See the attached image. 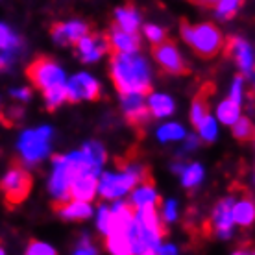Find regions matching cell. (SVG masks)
<instances>
[{
    "mask_svg": "<svg viewBox=\"0 0 255 255\" xmlns=\"http://www.w3.org/2000/svg\"><path fill=\"white\" fill-rule=\"evenodd\" d=\"M198 131H200V139H204L207 144L213 142V140L217 139V133H218V128H217L215 119H213V117H207L205 122L202 124V128H200Z\"/></svg>",
    "mask_w": 255,
    "mask_h": 255,
    "instance_id": "32",
    "label": "cell"
},
{
    "mask_svg": "<svg viewBox=\"0 0 255 255\" xmlns=\"http://www.w3.org/2000/svg\"><path fill=\"white\" fill-rule=\"evenodd\" d=\"M231 133H233L235 140H239V142H252V140H255L254 122L250 121L248 117H241L233 124V128H231Z\"/></svg>",
    "mask_w": 255,
    "mask_h": 255,
    "instance_id": "22",
    "label": "cell"
},
{
    "mask_svg": "<svg viewBox=\"0 0 255 255\" xmlns=\"http://www.w3.org/2000/svg\"><path fill=\"white\" fill-rule=\"evenodd\" d=\"M200 144V139L196 135H187V142H185V150H194V148Z\"/></svg>",
    "mask_w": 255,
    "mask_h": 255,
    "instance_id": "40",
    "label": "cell"
},
{
    "mask_svg": "<svg viewBox=\"0 0 255 255\" xmlns=\"http://www.w3.org/2000/svg\"><path fill=\"white\" fill-rule=\"evenodd\" d=\"M106 248L111 255H135L133 244L128 233L106 237Z\"/></svg>",
    "mask_w": 255,
    "mask_h": 255,
    "instance_id": "20",
    "label": "cell"
},
{
    "mask_svg": "<svg viewBox=\"0 0 255 255\" xmlns=\"http://www.w3.org/2000/svg\"><path fill=\"white\" fill-rule=\"evenodd\" d=\"M43 96H45L46 102V111L54 113L61 104L67 102V83H61V85H56L52 89H46L43 93Z\"/></svg>",
    "mask_w": 255,
    "mask_h": 255,
    "instance_id": "24",
    "label": "cell"
},
{
    "mask_svg": "<svg viewBox=\"0 0 255 255\" xmlns=\"http://www.w3.org/2000/svg\"><path fill=\"white\" fill-rule=\"evenodd\" d=\"M109 78L119 95L152 96L153 87L150 82V69L146 61L135 54H115L109 58Z\"/></svg>",
    "mask_w": 255,
    "mask_h": 255,
    "instance_id": "1",
    "label": "cell"
},
{
    "mask_svg": "<svg viewBox=\"0 0 255 255\" xmlns=\"http://www.w3.org/2000/svg\"><path fill=\"white\" fill-rule=\"evenodd\" d=\"M233 209H235V200H233V196H228L222 198L213 211V218H211L213 231L220 239H230L231 237V230H233V224H235Z\"/></svg>",
    "mask_w": 255,
    "mask_h": 255,
    "instance_id": "12",
    "label": "cell"
},
{
    "mask_svg": "<svg viewBox=\"0 0 255 255\" xmlns=\"http://www.w3.org/2000/svg\"><path fill=\"white\" fill-rule=\"evenodd\" d=\"M52 211L63 220H85L93 215L91 205L80 200H54Z\"/></svg>",
    "mask_w": 255,
    "mask_h": 255,
    "instance_id": "14",
    "label": "cell"
},
{
    "mask_svg": "<svg viewBox=\"0 0 255 255\" xmlns=\"http://www.w3.org/2000/svg\"><path fill=\"white\" fill-rule=\"evenodd\" d=\"M109 37H111L109 56H115V54H137L140 50L139 35L122 30L121 26H117L115 22H111V26H109Z\"/></svg>",
    "mask_w": 255,
    "mask_h": 255,
    "instance_id": "13",
    "label": "cell"
},
{
    "mask_svg": "<svg viewBox=\"0 0 255 255\" xmlns=\"http://www.w3.org/2000/svg\"><path fill=\"white\" fill-rule=\"evenodd\" d=\"M96 226H98V230L102 231L104 235H108L109 233V226H111V209L102 205L100 211H98V220H96Z\"/></svg>",
    "mask_w": 255,
    "mask_h": 255,
    "instance_id": "34",
    "label": "cell"
},
{
    "mask_svg": "<svg viewBox=\"0 0 255 255\" xmlns=\"http://www.w3.org/2000/svg\"><path fill=\"white\" fill-rule=\"evenodd\" d=\"M157 255H178V250L174 248L172 244H166V246H161L157 250Z\"/></svg>",
    "mask_w": 255,
    "mask_h": 255,
    "instance_id": "39",
    "label": "cell"
},
{
    "mask_svg": "<svg viewBox=\"0 0 255 255\" xmlns=\"http://www.w3.org/2000/svg\"><path fill=\"white\" fill-rule=\"evenodd\" d=\"M153 61L157 63L161 72L165 74H172V76H187L191 74V67L185 63V59L178 50V45L172 37L165 39L163 43L152 45L150 48Z\"/></svg>",
    "mask_w": 255,
    "mask_h": 255,
    "instance_id": "5",
    "label": "cell"
},
{
    "mask_svg": "<svg viewBox=\"0 0 255 255\" xmlns=\"http://www.w3.org/2000/svg\"><path fill=\"white\" fill-rule=\"evenodd\" d=\"M131 202H133L139 209H142L144 205H155V207L163 209V198L155 192V183H153V181L142 183V185L137 187V191H133Z\"/></svg>",
    "mask_w": 255,
    "mask_h": 255,
    "instance_id": "19",
    "label": "cell"
},
{
    "mask_svg": "<svg viewBox=\"0 0 255 255\" xmlns=\"http://www.w3.org/2000/svg\"><path fill=\"white\" fill-rule=\"evenodd\" d=\"M82 152L87 155V159H89L96 168H100V166L108 161V152L104 150V146L100 144V142H95V140L85 142L82 148Z\"/></svg>",
    "mask_w": 255,
    "mask_h": 255,
    "instance_id": "25",
    "label": "cell"
},
{
    "mask_svg": "<svg viewBox=\"0 0 255 255\" xmlns=\"http://www.w3.org/2000/svg\"><path fill=\"white\" fill-rule=\"evenodd\" d=\"M243 80H244V74H237L233 83H231V91H230V98L231 100H235L237 104L243 102Z\"/></svg>",
    "mask_w": 255,
    "mask_h": 255,
    "instance_id": "36",
    "label": "cell"
},
{
    "mask_svg": "<svg viewBox=\"0 0 255 255\" xmlns=\"http://www.w3.org/2000/svg\"><path fill=\"white\" fill-rule=\"evenodd\" d=\"M254 255H255V254H254Z\"/></svg>",
    "mask_w": 255,
    "mask_h": 255,
    "instance_id": "44",
    "label": "cell"
},
{
    "mask_svg": "<svg viewBox=\"0 0 255 255\" xmlns=\"http://www.w3.org/2000/svg\"><path fill=\"white\" fill-rule=\"evenodd\" d=\"M144 35L146 39L152 43V45H157V43H163L165 39H168L170 35L166 33L165 28H161V26H155V24H144Z\"/></svg>",
    "mask_w": 255,
    "mask_h": 255,
    "instance_id": "31",
    "label": "cell"
},
{
    "mask_svg": "<svg viewBox=\"0 0 255 255\" xmlns=\"http://www.w3.org/2000/svg\"><path fill=\"white\" fill-rule=\"evenodd\" d=\"M111 22H115L117 26H121L122 30H126L129 33H137L140 24V15L135 9L133 2L128 0L124 6L115 9V19L111 20Z\"/></svg>",
    "mask_w": 255,
    "mask_h": 255,
    "instance_id": "17",
    "label": "cell"
},
{
    "mask_svg": "<svg viewBox=\"0 0 255 255\" xmlns=\"http://www.w3.org/2000/svg\"><path fill=\"white\" fill-rule=\"evenodd\" d=\"M181 176H183V187L192 192L204 179V168L200 165H191L189 168H185V172Z\"/></svg>",
    "mask_w": 255,
    "mask_h": 255,
    "instance_id": "27",
    "label": "cell"
},
{
    "mask_svg": "<svg viewBox=\"0 0 255 255\" xmlns=\"http://www.w3.org/2000/svg\"><path fill=\"white\" fill-rule=\"evenodd\" d=\"M33 187V176L24 166V159L13 157L9 170L2 178L0 189H2V200L7 209H17L26 198L30 196Z\"/></svg>",
    "mask_w": 255,
    "mask_h": 255,
    "instance_id": "3",
    "label": "cell"
},
{
    "mask_svg": "<svg viewBox=\"0 0 255 255\" xmlns=\"http://www.w3.org/2000/svg\"><path fill=\"white\" fill-rule=\"evenodd\" d=\"M148 106L152 109V115L157 119H163V117L174 113V100L166 95H152L148 100Z\"/></svg>",
    "mask_w": 255,
    "mask_h": 255,
    "instance_id": "21",
    "label": "cell"
},
{
    "mask_svg": "<svg viewBox=\"0 0 255 255\" xmlns=\"http://www.w3.org/2000/svg\"><path fill=\"white\" fill-rule=\"evenodd\" d=\"M22 117H24V108H22V106H11L9 111H4V113H2V122H4V126L11 128V126H15Z\"/></svg>",
    "mask_w": 255,
    "mask_h": 255,
    "instance_id": "33",
    "label": "cell"
},
{
    "mask_svg": "<svg viewBox=\"0 0 255 255\" xmlns=\"http://www.w3.org/2000/svg\"><path fill=\"white\" fill-rule=\"evenodd\" d=\"M161 142H168V140H178L185 137V129L179 126V124H165L163 128H159L157 131Z\"/></svg>",
    "mask_w": 255,
    "mask_h": 255,
    "instance_id": "29",
    "label": "cell"
},
{
    "mask_svg": "<svg viewBox=\"0 0 255 255\" xmlns=\"http://www.w3.org/2000/svg\"><path fill=\"white\" fill-rule=\"evenodd\" d=\"M217 113H218L220 122L231 126V124H235V122L241 119V104H237L235 100H231V98H226V100L218 106Z\"/></svg>",
    "mask_w": 255,
    "mask_h": 255,
    "instance_id": "23",
    "label": "cell"
},
{
    "mask_svg": "<svg viewBox=\"0 0 255 255\" xmlns=\"http://www.w3.org/2000/svg\"><path fill=\"white\" fill-rule=\"evenodd\" d=\"M9 96L15 98V100L24 102V100H30V98H32V91L28 89V87H22V89H13L11 93H9Z\"/></svg>",
    "mask_w": 255,
    "mask_h": 255,
    "instance_id": "38",
    "label": "cell"
},
{
    "mask_svg": "<svg viewBox=\"0 0 255 255\" xmlns=\"http://www.w3.org/2000/svg\"><path fill=\"white\" fill-rule=\"evenodd\" d=\"M192 4H198V6H204V0H189Z\"/></svg>",
    "mask_w": 255,
    "mask_h": 255,
    "instance_id": "41",
    "label": "cell"
},
{
    "mask_svg": "<svg viewBox=\"0 0 255 255\" xmlns=\"http://www.w3.org/2000/svg\"><path fill=\"white\" fill-rule=\"evenodd\" d=\"M26 76L32 82L33 87H37L45 93L56 85L65 83V74L50 56H37L32 63L26 67Z\"/></svg>",
    "mask_w": 255,
    "mask_h": 255,
    "instance_id": "4",
    "label": "cell"
},
{
    "mask_svg": "<svg viewBox=\"0 0 255 255\" xmlns=\"http://www.w3.org/2000/svg\"><path fill=\"white\" fill-rule=\"evenodd\" d=\"M93 22L89 20H69V22H54L50 28V35L61 46L76 45L80 39L93 33Z\"/></svg>",
    "mask_w": 255,
    "mask_h": 255,
    "instance_id": "9",
    "label": "cell"
},
{
    "mask_svg": "<svg viewBox=\"0 0 255 255\" xmlns=\"http://www.w3.org/2000/svg\"><path fill=\"white\" fill-rule=\"evenodd\" d=\"M233 217H235V224H239L243 230H248V228L254 226V222H255V200L252 198V194H250L248 189L244 191L243 200L235 204Z\"/></svg>",
    "mask_w": 255,
    "mask_h": 255,
    "instance_id": "18",
    "label": "cell"
},
{
    "mask_svg": "<svg viewBox=\"0 0 255 255\" xmlns=\"http://www.w3.org/2000/svg\"><path fill=\"white\" fill-rule=\"evenodd\" d=\"M122 100V111H124V119L129 126L137 129V131H144V128L148 126V122L152 121V109L146 104L144 96L131 93V95L121 96Z\"/></svg>",
    "mask_w": 255,
    "mask_h": 255,
    "instance_id": "7",
    "label": "cell"
},
{
    "mask_svg": "<svg viewBox=\"0 0 255 255\" xmlns=\"http://www.w3.org/2000/svg\"><path fill=\"white\" fill-rule=\"evenodd\" d=\"M179 33L181 39L191 46V50L198 58L211 59L224 48V35L213 22H202L192 26L187 19L179 20Z\"/></svg>",
    "mask_w": 255,
    "mask_h": 255,
    "instance_id": "2",
    "label": "cell"
},
{
    "mask_svg": "<svg viewBox=\"0 0 255 255\" xmlns=\"http://www.w3.org/2000/svg\"><path fill=\"white\" fill-rule=\"evenodd\" d=\"M178 217V204L176 202H166L163 205V218H165V222H174Z\"/></svg>",
    "mask_w": 255,
    "mask_h": 255,
    "instance_id": "37",
    "label": "cell"
},
{
    "mask_svg": "<svg viewBox=\"0 0 255 255\" xmlns=\"http://www.w3.org/2000/svg\"><path fill=\"white\" fill-rule=\"evenodd\" d=\"M215 93V85L213 83H204L200 91L196 93L194 100H192V108H191V122L192 126L196 128V131L202 128V124L205 122V119L209 115V100Z\"/></svg>",
    "mask_w": 255,
    "mask_h": 255,
    "instance_id": "15",
    "label": "cell"
},
{
    "mask_svg": "<svg viewBox=\"0 0 255 255\" xmlns=\"http://www.w3.org/2000/svg\"><path fill=\"white\" fill-rule=\"evenodd\" d=\"M100 189V181H98V172H89L83 174L72 183L70 191H72V198L80 200V202H93L96 198V191Z\"/></svg>",
    "mask_w": 255,
    "mask_h": 255,
    "instance_id": "16",
    "label": "cell"
},
{
    "mask_svg": "<svg viewBox=\"0 0 255 255\" xmlns=\"http://www.w3.org/2000/svg\"><path fill=\"white\" fill-rule=\"evenodd\" d=\"M0 45H2V50L17 52L22 48V41H20V37H17L6 24H2V30H0Z\"/></svg>",
    "mask_w": 255,
    "mask_h": 255,
    "instance_id": "28",
    "label": "cell"
},
{
    "mask_svg": "<svg viewBox=\"0 0 255 255\" xmlns=\"http://www.w3.org/2000/svg\"><path fill=\"white\" fill-rule=\"evenodd\" d=\"M24 255H58V252L52 248L50 244L35 241V239H30V241H28V246H26Z\"/></svg>",
    "mask_w": 255,
    "mask_h": 255,
    "instance_id": "30",
    "label": "cell"
},
{
    "mask_svg": "<svg viewBox=\"0 0 255 255\" xmlns=\"http://www.w3.org/2000/svg\"><path fill=\"white\" fill-rule=\"evenodd\" d=\"M102 96V87L96 82L95 78L80 72L76 76H72L67 83V102L78 104L82 100H89V102H98Z\"/></svg>",
    "mask_w": 255,
    "mask_h": 255,
    "instance_id": "8",
    "label": "cell"
},
{
    "mask_svg": "<svg viewBox=\"0 0 255 255\" xmlns=\"http://www.w3.org/2000/svg\"><path fill=\"white\" fill-rule=\"evenodd\" d=\"M246 0H218L217 4V17L220 20H231L237 15V11L243 7Z\"/></svg>",
    "mask_w": 255,
    "mask_h": 255,
    "instance_id": "26",
    "label": "cell"
},
{
    "mask_svg": "<svg viewBox=\"0 0 255 255\" xmlns=\"http://www.w3.org/2000/svg\"><path fill=\"white\" fill-rule=\"evenodd\" d=\"M50 139H52V128L43 126L39 129H30L24 131L19 139V150L24 163L33 165L37 161L45 159L50 152Z\"/></svg>",
    "mask_w": 255,
    "mask_h": 255,
    "instance_id": "6",
    "label": "cell"
},
{
    "mask_svg": "<svg viewBox=\"0 0 255 255\" xmlns=\"http://www.w3.org/2000/svg\"><path fill=\"white\" fill-rule=\"evenodd\" d=\"M135 185H139V181H137L133 174L129 172L102 174L98 192H100L102 200H115V198H121L122 194H128L129 191H133Z\"/></svg>",
    "mask_w": 255,
    "mask_h": 255,
    "instance_id": "10",
    "label": "cell"
},
{
    "mask_svg": "<svg viewBox=\"0 0 255 255\" xmlns=\"http://www.w3.org/2000/svg\"><path fill=\"white\" fill-rule=\"evenodd\" d=\"M72 255H98V250L93 246L89 237L83 235L82 239H80V243H78L76 250H74V254Z\"/></svg>",
    "mask_w": 255,
    "mask_h": 255,
    "instance_id": "35",
    "label": "cell"
},
{
    "mask_svg": "<svg viewBox=\"0 0 255 255\" xmlns=\"http://www.w3.org/2000/svg\"><path fill=\"white\" fill-rule=\"evenodd\" d=\"M0 255H6V252H4V248H2V252H0Z\"/></svg>",
    "mask_w": 255,
    "mask_h": 255,
    "instance_id": "43",
    "label": "cell"
},
{
    "mask_svg": "<svg viewBox=\"0 0 255 255\" xmlns=\"http://www.w3.org/2000/svg\"><path fill=\"white\" fill-rule=\"evenodd\" d=\"M142 255H157V252H155V250H150V252H146V254H142Z\"/></svg>",
    "mask_w": 255,
    "mask_h": 255,
    "instance_id": "42",
    "label": "cell"
},
{
    "mask_svg": "<svg viewBox=\"0 0 255 255\" xmlns=\"http://www.w3.org/2000/svg\"><path fill=\"white\" fill-rule=\"evenodd\" d=\"M224 56L235 59V63L239 65L241 74H244V78H250L255 72L254 54H252V48L244 39L230 35L226 39V45H224Z\"/></svg>",
    "mask_w": 255,
    "mask_h": 255,
    "instance_id": "11",
    "label": "cell"
}]
</instances>
